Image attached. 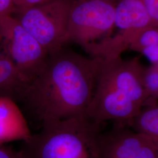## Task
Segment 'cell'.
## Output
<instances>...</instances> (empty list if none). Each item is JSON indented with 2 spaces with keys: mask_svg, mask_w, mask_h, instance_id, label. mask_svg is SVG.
Returning a JSON list of instances; mask_svg holds the SVG:
<instances>
[{
  "mask_svg": "<svg viewBox=\"0 0 158 158\" xmlns=\"http://www.w3.org/2000/svg\"><path fill=\"white\" fill-rule=\"evenodd\" d=\"M104 59L85 56L64 47L49 54L21 102L26 111L41 127L85 117Z\"/></svg>",
  "mask_w": 158,
  "mask_h": 158,
  "instance_id": "6da1fadb",
  "label": "cell"
},
{
  "mask_svg": "<svg viewBox=\"0 0 158 158\" xmlns=\"http://www.w3.org/2000/svg\"><path fill=\"white\" fill-rule=\"evenodd\" d=\"M143 69L139 57L128 60L121 55L104 58L85 117L100 124L113 121L128 124L147 102Z\"/></svg>",
  "mask_w": 158,
  "mask_h": 158,
  "instance_id": "7a4b0ae2",
  "label": "cell"
},
{
  "mask_svg": "<svg viewBox=\"0 0 158 158\" xmlns=\"http://www.w3.org/2000/svg\"><path fill=\"white\" fill-rule=\"evenodd\" d=\"M102 124L85 116L49 122L19 151L24 158H104Z\"/></svg>",
  "mask_w": 158,
  "mask_h": 158,
  "instance_id": "3957f363",
  "label": "cell"
},
{
  "mask_svg": "<svg viewBox=\"0 0 158 158\" xmlns=\"http://www.w3.org/2000/svg\"><path fill=\"white\" fill-rule=\"evenodd\" d=\"M116 4L115 0H74L69 15L66 44H76L95 56L111 36Z\"/></svg>",
  "mask_w": 158,
  "mask_h": 158,
  "instance_id": "277c9868",
  "label": "cell"
},
{
  "mask_svg": "<svg viewBox=\"0 0 158 158\" xmlns=\"http://www.w3.org/2000/svg\"><path fill=\"white\" fill-rule=\"evenodd\" d=\"M74 0H51L12 15L50 54L66 44L68 19Z\"/></svg>",
  "mask_w": 158,
  "mask_h": 158,
  "instance_id": "5b68a950",
  "label": "cell"
},
{
  "mask_svg": "<svg viewBox=\"0 0 158 158\" xmlns=\"http://www.w3.org/2000/svg\"><path fill=\"white\" fill-rule=\"evenodd\" d=\"M0 36L19 73L30 85L44 66L48 51L12 15L0 18Z\"/></svg>",
  "mask_w": 158,
  "mask_h": 158,
  "instance_id": "8992f818",
  "label": "cell"
},
{
  "mask_svg": "<svg viewBox=\"0 0 158 158\" xmlns=\"http://www.w3.org/2000/svg\"><path fill=\"white\" fill-rule=\"evenodd\" d=\"M102 145L104 158H158V142L124 124L103 132Z\"/></svg>",
  "mask_w": 158,
  "mask_h": 158,
  "instance_id": "52a82bcc",
  "label": "cell"
},
{
  "mask_svg": "<svg viewBox=\"0 0 158 158\" xmlns=\"http://www.w3.org/2000/svg\"><path fill=\"white\" fill-rule=\"evenodd\" d=\"M153 25L142 0H119L115 9L114 27L119 30L112 37L117 50L122 53L144 29Z\"/></svg>",
  "mask_w": 158,
  "mask_h": 158,
  "instance_id": "ba28073f",
  "label": "cell"
},
{
  "mask_svg": "<svg viewBox=\"0 0 158 158\" xmlns=\"http://www.w3.org/2000/svg\"><path fill=\"white\" fill-rule=\"evenodd\" d=\"M32 135L23 112L11 98L0 97V145L21 140Z\"/></svg>",
  "mask_w": 158,
  "mask_h": 158,
  "instance_id": "9c48e42d",
  "label": "cell"
},
{
  "mask_svg": "<svg viewBox=\"0 0 158 158\" xmlns=\"http://www.w3.org/2000/svg\"><path fill=\"white\" fill-rule=\"evenodd\" d=\"M29 85L18 70L0 36V97L21 102Z\"/></svg>",
  "mask_w": 158,
  "mask_h": 158,
  "instance_id": "30bf717a",
  "label": "cell"
},
{
  "mask_svg": "<svg viewBox=\"0 0 158 158\" xmlns=\"http://www.w3.org/2000/svg\"><path fill=\"white\" fill-rule=\"evenodd\" d=\"M127 125L158 142V102L144 106Z\"/></svg>",
  "mask_w": 158,
  "mask_h": 158,
  "instance_id": "8fae6325",
  "label": "cell"
},
{
  "mask_svg": "<svg viewBox=\"0 0 158 158\" xmlns=\"http://www.w3.org/2000/svg\"><path fill=\"white\" fill-rule=\"evenodd\" d=\"M130 49L141 53L151 64L158 63V27L151 25L136 35Z\"/></svg>",
  "mask_w": 158,
  "mask_h": 158,
  "instance_id": "7c38bea8",
  "label": "cell"
},
{
  "mask_svg": "<svg viewBox=\"0 0 158 158\" xmlns=\"http://www.w3.org/2000/svg\"><path fill=\"white\" fill-rule=\"evenodd\" d=\"M142 81L147 97L144 106L158 102V63L151 64L149 67L143 68Z\"/></svg>",
  "mask_w": 158,
  "mask_h": 158,
  "instance_id": "4fadbf2b",
  "label": "cell"
},
{
  "mask_svg": "<svg viewBox=\"0 0 158 158\" xmlns=\"http://www.w3.org/2000/svg\"><path fill=\"white\" fill-rule=\"evenodd\" d=\"M153 25L158 27V0H142Z\"/></svg>",
  "mask_w": 158,
  "mask_h": 158,
  "instance_id": "5bb4252c",
  "label": "cell"
},
{
  "mask_svg": "<svg viewBox=\"0 0 158 158\" xmlns=\"http://www.w3.org/2000/svg\"><path fill=\"white\" fill-rule=\"evenodd\" d=\"M15 10L14 0H0V18L12 15Z\"/></svg>",
  "mask_w": 158,
  "mask_h": 158,
  "instance_id": "9a60e30c",
  "label": "cell"
},
{
  "mask_svg": "<svg viewBox=\"0 0 158 158\" xmlns=\"http://www.w3.org/2000/svg\"><path fill=\"white\" fill-rule=\"evenodd\" d=\"M0 158H24L20 151H16L10 147L0 145Z\"/></svg>",
  "mask_w": 158,
  "mask_h": 158,
  "instance_id": "2e32d148",
  "label": "cell"
},
{
  "mask_svg": "<svg viewBox=\"0 0 158 158\" xmlns=\"http://www.w3.org/2000/svg\"><path fill=\"white\" fill-rule=\"evenodd\" d=\"M49 1L51 0H14V3L17 10L36 6Z\"/></svg>",
  "mask_w": 158,
  "mask_h": 158,
  "instance_id": "e0dca14e",
  "label": "cell"
}]
</instances>
